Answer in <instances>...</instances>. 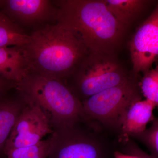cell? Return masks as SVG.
<instances>
[{"mask_svg":"<svg viewBox=\"0 0 158 158\" xmlns=\"http://www.w3.org/2000/svg\"><path fill=\"white\" fill-rule=\"evenodd\" d=\"M56 22L70 30L89 53L115 55L128 27L108 9L105 0L54 1Z\"/></svg>","mask_w":158,"mask_h":158,"instance_id":"1","label":"cell"},{"mask_svg":"<svg viewBox=\"0 0 158 158\" xmlns=\"http://www.w3.org/2000/svg\"><path fill=\"white\" fill-rule=\"evenodd\" d=\"M22 48L29 73L63 82L89 53L74 34L58 22L40 26Z\"/></svg>","mask_w":158,"mask_h":158,"instance_id":"2","label":"cell"},{"mask_svg":"<svg viewBox=\"0 0 158 158\" xmlns=\"http://www.w3.org/2000/svg\"><path fill=\"white\" fill-rule=\"evenodd\" d=\"M15 90L41 109L53 130L73 126L89 119L81 102L59 79L28 73L16 83Z\"/></svg>","mask_w":158,"mask_h":158,"instance_id":"3","label":"cell"},{"mask_svg":"<svg viewBox=\"0 0 158 158\" xmlns=\"http://www.w3.org/2000/svg\"><path fill=\"white\" fill-rule=\"evenodd\" d=\"M131 77L115 55L89 53L64 83L82 102Z\"/></svg>","mask_w":158,"mask_h":158,"instance_id":"4","label":"cell"},{"mask_svg":"<svg viewBox=\"0 0 158 158\" xmlns=\"http://www.w3.org/2000/svg\"><path fill=\"white\" fill-rule=\"evenodd\" d=\"M141 93L139 83L134 77L92 95L81 102L88 118L120 131L125 113L133 103L141 100Z\"/></svg>","mask_w":158,"mask_h":158,"instance_id":"5","label":"cell"},{"mask_svg":"<svg viewBox=\"0 0 158 158\" xmlns=\"http://www.w3.org/2000/svg\"><path fill=\"white\" fill-rule=\"evenodd\" d=\"M77 125L53 130L47 158H107L101 141Z\"/></svg>","mask_w":158,"mask_h":158,"instance_id":"6","label":"cell"},{"mask_svg":"<svg viewBox=\"0 0 158 158\" xmlns=\"http://www.w3.org/2000/svg\"><path fill=\"white\" fill-rule=\"evenodd\" d=\"M27 102L6 142L5 156L11 150L36 145L53 131L48 118L41 109Z\"/></svg>","mask_w":158,"mask_h":158,"instance_id":"7","label":"cell"},{"mask_svg":"<svg viewBox=\"0 0 158 158\" xmlns=\"http://www.w3.org/2000/svg\"><path fill=\"white\" fill-rule=\"evenodd\" d=\"M134 76L150 69L158 55V8L139 27L130 42Z\"/></svg>","mask_w":158,"mask_h":158,"instance_id":"8","label":"cell"},{"mask_svg":"<svg viewBox=\"0 0 158 158\" xmlns=\"http://www.w3.org/2000/svg\"><path fill=\"white\" fill-rule=\"evenodd\" d=\"M0 9L20 27L56 22L58 9L54 1L3 0Z\"/></svg>","mask_w":158,"mask_h":158,"instance_id":"9","label":"cell"},{"mask_svg":"<svg viewBox=\"0 0 158 158\" xmlns=\"http://www.w3.org/2000/svg\"><path fill=\"white\" fill-rule=\"evenodd\" d=\"M9 93L0 95V156L4 155L7 140L19 116L27 104L26 100L17 91L15 95Z\"/></svg>","mask_w":158,"mask_h":158,"instance_id":"10","label":"cell"},{"mask_svg":"<svg viewBox=\"0 0 158 158\" xmlns=\"http://www.w3.org/2000/svg\"><path fill=\"white\" fill-rule=\"evenodd\" d=\"M155 106L145 99L137 101L131 105L125 113L120 131L123 135L131 136L141 132L146 129L148 123L154 118Z\"/></svg>","mask_w":158,"mask_h":158,"instance_id":"11","label":"cell"},{"mask_svg":"<svg viewBox=\"0 0 158 158\" xmlns=\"http://www.w3.org/2000/svg\"><path fill=\"white\" fill-rule=\"evenodd\" d=\"M28 73L22 46L0 48V76L17 83Z\"/></svg>","mask_w":158,"mask_h":158,"instance_id":"12","label":"cell"},{"mask_svg":"<svg viewBox=\"0 0 158 158\" xmlns=\"http://www.w3.org/2000/svg\"><path fill=\"white\" fill-rule=\"evenodd\" d=\"M152 2L147 0H105L106 6L114 17L127 27L139 18Z\"/></svg>","mask_w":158,"mask_h":158,"instance_id":"13","label":"cell"},{"mask_svg":"<svg viewBox=\"0 0 158 158\" xmlns=\"http://www.w3.org/2000/svg\"><path fill=\"white\" fill-rule=\"evenodd\" d=\"M29 40L30 35L0 9V48L23 46L29 42Z\"/></svg>","mask_w":158,"mask_h":158,"instance_id":"14","label":"cell"},{"mask_svg":"<svg viewBox=\"0 0 158 158\" xmlns=\"http://www.w3.org/2000/svg\"><path fill=\"white\" fill-rule=\"evenodd\" d=\"M50 143L49 137L36 145L11 150L5 156L6 158H47Z\"/></svg>","mask_w":158,"mask_h":158,"instance_id":"15","label":"cell"},{"mask_svg":"<svg viewBox=\"0 0 158 158\" xmlns=\"http://www.w3.org/2000/svg\"><path fill=\"white\" fill-rule=\"evenodd\" d=\"M140 90L146 99L155 106L158 105V68L149 69L144 73L139 84Z\"/></svg>","mask_w":158,"mask_h":158,"instance_id":"16","label":"cell"},{"mask_svg":"<svg viewBox=\"0 0 158 158\" xmlns=\"http://www.w3.org/2000/svg\"><path fill=\"white\" fill-rule=\"evenodd\" d=\"M151 126L131 137L138 139L149 150L151 155L158 158V120L154 118Z\"/></svg>","mask_w":158,"mask_h":158,"instance_id":"17","label":"cell"},{"mask_svg":"<svg viewBox=\"0 0 158 158\" xmlns=\"http://www.w3.org/2000/svg\"><path fill=\"white\" fill-rule=\"evenodd\" d=\"M126 145L125 147L124 150L125 154L134 156L138 158H156L151 155L146 153L142 150L139 148L135 144L132 143L131 141H127Z\"/></svg>","mask_w":158,"mask_h":158,"instance_id":"18","label":"cell"},{"mask_svg":"<svg viewBox=\"0 0 158 158\" xmlns=\"http://www.w3.org/2000/svg\"><path fill=\"white\" fill-rule=\"evenodd\" d=\"M16 83L0 76V95L8 93L10 90L14 89Z\"/></svg>","mask_w":158,"mask_h":158,"instance_id":"19","label":"cell"},{"mask_svg":"<svg viewBox=\"0 0 158 158\" xmlns=\"http://www.w3.org/2000/svg\"><path fill=\"white\" fill-rule=\"evenodd\" d=\"M114 156L115 158H138L134 156L123 153L118 151H116L114 152Z\"/></svg>","mask_w":158,"mask_h":158,"instance_id":"20","label":"cell"},{"mask_svg":"<svg viewBox=\"0 0 158 158\" xmlns=\"http://www.w3.org/2000/svg\"><path fill=\"white\" fill-rule=\"evenodd\" d=\"M3 0H0V8H1V6H2V4Z\"/></svg>","mask_w":158,"mask_h":158,"instance_id":"21","label":"cell"}]
</instances>
